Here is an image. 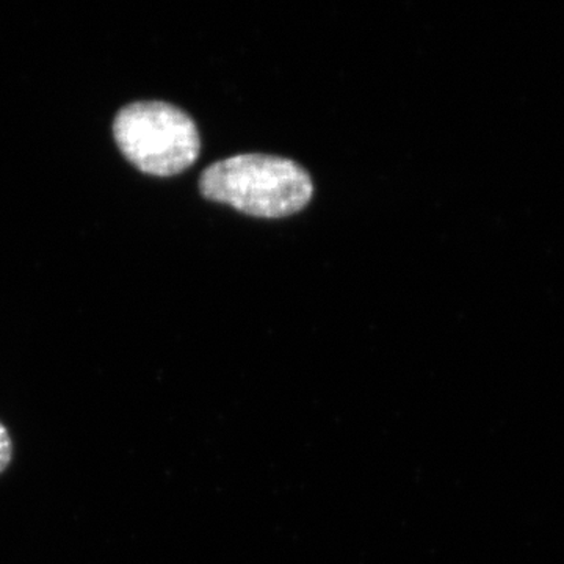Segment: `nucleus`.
I'll use <instances>...</instances> for the list:
<instances>
[{
  "label": "nucleus",
  "mask_w": 564,
  "mask_h": 564,
  "mask_svg": "<svg viewBox=\"0 0 564 564\" xmlns=\"http://www.w3.org/2000/svg\"><path fill=\"white\" fill-rule=\"evenodd\" d=\"M113 132L126 159L152 176L185 172L202 151L195 121L172 104H131L115 118Z\"/></svg>",
  "instance_id": "nucleus-2"
},
{
  "label": "nucleus",
  "mask_w": 564,
  "mask_h": 564,
  "mask_svg": "<svg viewBox=\"0 0 564 564\" xmlns=\"http://www.w3.org/2000/svg\"><path fill=\"white\" fill-rule=\"evenodd\" d=\"M199 191L252 217L282 218L307 206L314 185L306 170L289 159L243 154L204 170Z\"/></svg>",
  "instance_id": "nucleus-1"
},
{
  "label": "nucleus",
  "mask_w": 564,
  "mask_h": 564,
  "mask_svg": "<svg viewBox=\"0 0 564 564\" xmlns=\"http://www.w3.org/2000/svg\"><path fill=\"white\" fill-rule=\"evenodd\" d=\"M13 459V441L7 426L0 422V474L6 473Z\"/></svg>",
  "instance_id": "nucleus-3"
}]
</instances>
